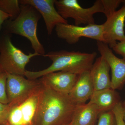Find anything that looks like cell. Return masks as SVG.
I'll return each instance as SVG.
<instances>
[{"mask_svg":"<svg viewBox=\"0 0 125 125\" xmlns=\"http://www.w3.org/2000/svg\"><path fill=\"white\" fill-rule=\"evenodd\" d=\"M76 105L69 94L59 93L42 84L32 125H69Z\"/></svg>","mask_w":125,"mask_h":125,"instance_id":"1","label":"cell"},{"mask_svg":"<svg viewBox=\"0 0 125 125\" xmlns=\"http://www.w3.org/2000/svg\"><path fill=\"white\" fill-rule=\"evenodd\" d=\"M97 55L95 52L88 53L66 50L49 52L43 56L52 62L49 67L39 71L26 70L24 76L29 79L35 80L48 73L61 71L79 75L90 70Z\"/></svg>","mask_w":125,"mask_h":125,"instance_id":"2","label":"cell"},{"mask_svg":"<svg viewBox=\"0 0 125 125\" xmlns=\"http://www.w3.org/2000/svg\"><path fill=\"white\" fill-rule=\"evenodd\" d=\"M21 12L14 20H8L5 24V33L14 34L26 38L31 43L34 52L41 56L45 54V48L39 40L37 28L41 15L29 5L20 4Z\"/></svg>","mask_w":125,"mask_h":125,"instance_id":"3","label":"cell"},{"mask_svg":"<svg viewBox=\"0 0 125 125\" xmlns=\"http://www.w3.org/2000/svg\"><path fill=\"white\" fill-rule=\"evenodd\" d=\"M38 56L41 55L35 52L25 54L13 44L9 34L0 36V65L7 73L24 76L26 66Z\"/></svg>","mask_w":125,"mask_h":125,"instance_id":"4","label":"cell"},{"mask_svg":"<svg viewBox=\"0 0 125 125\" xmlns=\"http://www.w3.org/2000/svg\"><path fill=\"white\" fill-rule=\"evenodd\" d=\"M55 7L63 19H73L75 25L77 26L94 24V15L104 13L102 0H97L92 6L88 8L82 7L77 0H56Z\"/></svg>","mask_w":125,"mask_h":125,"instance_id":"5","label":"cell"},{"mask_svg":"<svg viewBox=\"0 0 125 125\" xmlns=\"http://www.w3.org/2000/svg\"><path fill=\"white\" fill-rule=\"evenodd\" d=\"M42 85L40 79L7 73L6 93L9 104L17 105L26 100Z\"/></svg>","mask_w":125,"mask_h":125,"instance_id":"6","label":"cell"},{"mask_svg":"<svg viewBox=\"0 0 125 125\" xmlns=\"http://www.w3.org/2000/svg\"><path fill=\"white\" fill-rule=\"evenodd\" d=\"M55 28L58 38L65 40L70 45L77 43L82 37L104 43L102 24H94L81 26L68 23H60L57 24Z\"/></svg>","mask_w":125,"mask_h":125,"instance_id":"7","label":"cell"},{"mask_svg":"<svg viewBox=\"0 0 125 125\" xmlns=\"http://www.w3.org/2000/svg\"><path fill=\"white\" fill-rule=\"evenodd\" d=\"M42 85L22 102L17 105L10 104V109L7 123L10 125H32L38 105Z\"/></svg>","mask_w":125,"mask_h":125,"instance_id":"8","label":"cell"},{"mask_svg":"<svg viewBox=\"0 0 125 125\" xmlns=\"http://www.w3.org/2000/svg\"><path fill=\"white\" fill-rule=\"evenodd\" d=\"M97 49L111 71V88L120 89L125 84V60L118 58L106 43L97 41Z\"/></svg>","mask_w":125,"mask_h":125,"instance_id":"9","label":"cell"},{"mask_svg":"<svg viewBox=\"0 0 125 125\" xmlns=\"http://www.w3.org/2000/svg\"><path fill=\"white\" fill-rule=\"evenodd\" d=\"M125 21V4L120 9L107 18L103 24V36L104 43L112 48L117 41H125L124 27Z\"/></svg>","mask_w":125,"mask_h":125,"instance_id":"10","label":"cell"},{"mask_svg":"<svg viewBox=\"0 0 125 125\" xmlns=\"http://www.w3.org/2000/svg\"><path fill=\"white\" fill-rule=\"evenodd\" d=\"M56 0H20L22 5H29L32 6L42 16L46 25L47 31L51 35L53 29L57 24L68 23L58 13L55 7Z\"/></svg>","mask_w":125,"mask_h":125,"instance_id":"11","label":"cell"},{"mask_svg":"<svg viewBox=\"0 0 125 125\" xmlns=\"http://www.w3.org/2000/svg\"><path fill=\"white\" fill-rule=\"evenodd\" d=\"M78 75L69 72L48 73L39 79L43 85L61 93L69 94L76 83Z\"/></svg>","mask_w":125,"mask_h":125,"instance_id":"12","label":"cell"},{"mask_svg":"<svg viewBox=\"0 0 125 125\" xmlns=\"http://www.w3.org/2000/svg\"><path fill=\"white\" fill-rule=\"evenodd\" d=\"M94 91L88 71L78 75L76 83L69 94L76 105H81L90 100Z\"/></svg>","mask_w":125,"mask_h":125,"instance_id":"13","label":"cell"},{"mask_svg":"<svg viewBox=\"0 0 125 125\" xmlns=\"http://www.w3.org/2000/svg\"><path fill=\"white\" fill-rule=\"evenodd\" d=\"M110 70L107 62L101 56L94 61L90 70V75L94 91L111 88Z\"/></svg>","mask_w":125,"mask_h":125,"instance_id":"14","label":"cell"},{"mask_svg":"<svg viewBox=\"0 0 125 125\" xmlns=\"http://www.w3.org/2000/svg\"><path fill=\"white\" fill-rule=\"evenodd\" d=\"M121 102L119 94L109 88L94 91L89 102L96 105L101 113L112 111Z\"/></svg>","mask_w":125,"mask_h":125,"instance_id":"15","label":"cell"},{"mask_svg":"<svg viewBox=\"0 0 125 125\" xmlns=\"http://www.w3.org/2000/svg\"><path fill=\"white\" fill-rule=\"evenodd\" d=\"M101 112L93 104L76 105L72 120L69 125H94Z\"/></svg>","mask_w":125,"mask_h":125,"instance_id":"16","label":"cell"},{"mask_svg":"<svg viewBox=\"0 0 125 125\" xmlns=\"http://www.w3.org/2000/svg\"><path fill=\"white\" fill-rule=\"evenodd\" d=\"M0 10L10 16V18L9 20H13L20 13L19 0H0Z\"/></svg>","mask_w":125,"mask_h":125,"instance_id":"17","label":"cell"},{"mask_svg":"<svg viewBox=\"0 0 125 125\" xmlns=\"http://www.w3.org/2000/svg\"><path fill=\"white\" fill-rule=\"evenodd\" d=\"M102 1L104 8V14L106 18L116 11L117 8L121 4H125V0H102Z\"/></svg>","mask_w":125,"mask_h":125,"instance_id":"18","label":"cell"},{"mask_svg":"<svg viewBox=\"0 0 125 125\" xmlns=\"http://www.w3.org/2000/svg\"><path fill=\"white\" fill-rule=\"evenodd\" d=\"M98 118L97 125H116L115 116L112 111L101 113Z\"/></svg>","mask_w":125,"mask_h":125,"instance_id":"19","label":"cell"},{"mask_svg":"<svg viewBox=\"0 0 125 125\" xmlns=\"http://www.w3.org/2000/svg\"><path fill=\"white\" fill-rule=\"evenodd\" d=\"M7 73L3 72L0 74V103L4 104H9L6 93Z\"/></svg>","mask_w":125,"mask_h":125,"instance_id":"20","label":"cell"},{"mask_svg":"<svg viewBox=\"0 0 125 125\" xmlns=\"http://www.w3.org/2000/svg\"><path fill=\"white\" fill-rule=\"evenodd\" d=\"M116 121V125H125L122 102L119 103L112 110Z\"/></svg>","mask_w":125,"mask_h":125,"instance_id":"21","label":"cell"},{"mask_svg":"<svg viewBox=\"0 0 125 125\" xmlns=\"http://www.w3.org/2000/svg\"><path fill=\"white\" fill-rule=\"evenodd\" d=\"M10 107L9 104H4L0 103V125L7 122Z\"/></svg>","mask_w":125,"mask_h":125,"instance_id":"22","label":"cell"},{"mask_svg":"<svg viewBox=\"0 0 125 125\" xmlns=\"http://www.w3.org/2000/svg\"><path fill=\"white\" fill-rule=\"evenodd\" d=\"M112 48L116 53L123 57L125 60V41L117 42Z\"/></svg>","mask_w":125,"mask_h":125,"instance_id":"23","label":"cell"},{"mask_svg":"<svg viewBox=\"0 0 125 125\" xmlns=\"http://www.w3.org/2000/svg\"><path fill=\"white\" fill-rule=\"evenodd\" d=\"M10 16L6 14L2 10H0V33L2 28V25L7 21L10 19Z\"/></svg>","mask_w":125,"mask_h":125,"instance_id":"24","label":"cell"},{"mask_svg":"<svg viewBox=\"0 0 125 125\" xmlns=\"http://www.w3.org/2000/svg\"><path fill=\"white\" fill-rule=\"evenodd\" d=\"M122 108H123V114H124V120L125 122V100L123 103L122 102Z\"/></svg>","mask_w":125,"mask_h":125,"instance_id":"25","label":"cell"},{"mask_svg":"<svg viewBox=\"0 0 125 125\" xmlns=\"http://www.w3.org/2000/svg\"><path fill=\"white\" fill-rule=\"evenodd\" d=\"M4 72H5L4 71L2 68H1V66L0 65V74Z\"/></svg>","mask_w":125,"mask_h":125,"instance_id":"26","label":"cell"},{"mask_svg":"<svg viewBox=\"0 0 125 125\" xmlns=\"http://www.w3.org/2000/svg\"><path fill=\"white\" fill-rule=\"evenodd\" d=\"M10 125V124H9L7 122L6 123H4V124H1V125Z\"/></svg>","mask_w":125,"mask_h":125,"instance_id":"27","label":"cell"}]
</instances>
